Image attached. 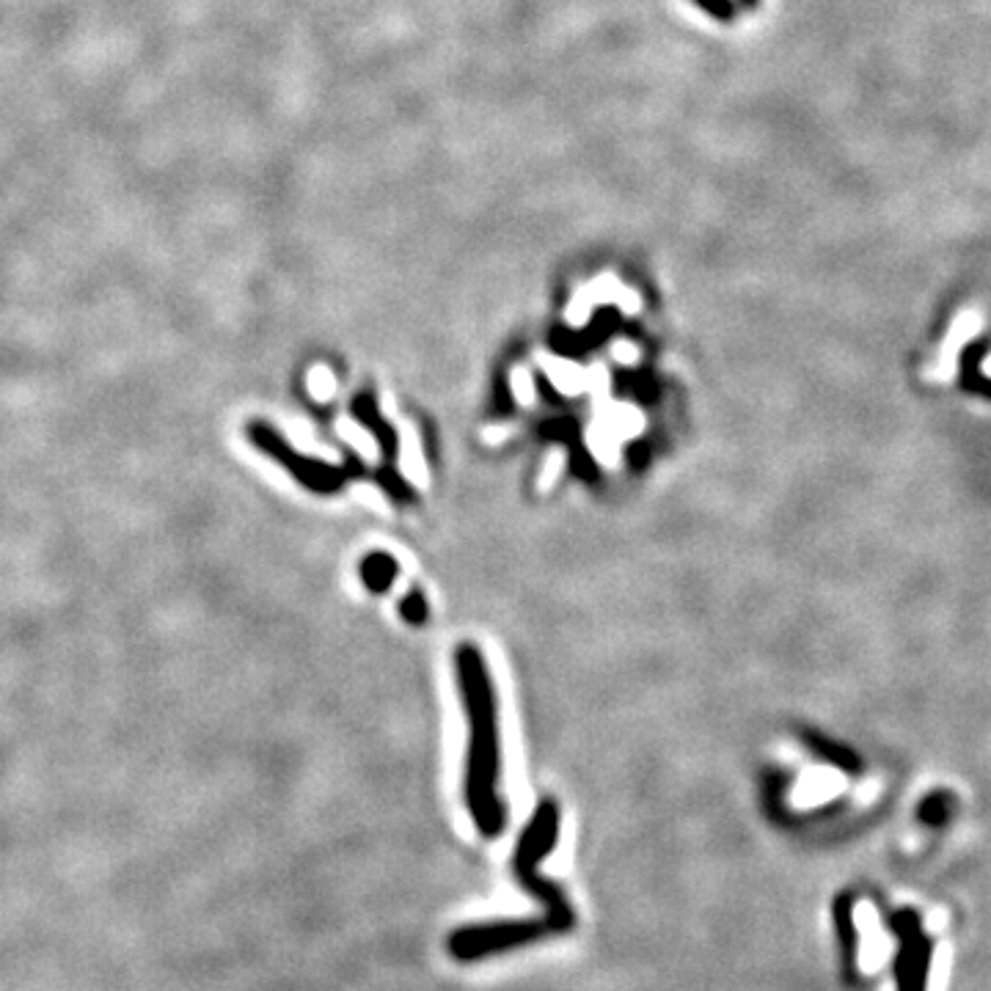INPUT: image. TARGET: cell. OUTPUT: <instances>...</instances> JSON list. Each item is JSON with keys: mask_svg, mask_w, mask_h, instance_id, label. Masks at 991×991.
Wrapping results in <instances>:
<instances>
[{"mask_svg": "<svg viewBox=\"0 0 991 991\" xmlns=\"http://www.w3.org/2000/svg\"><path fill=\"white\" fill-rule=\"evenodd\" d=\"M457 680H460V691L466 697V714L468 725H471L466 765L468 813L484 837H499L507 824V809L496 791V780H499L496 699L488 666L473 647L457 650Z\"/></svg>", "mask_w": 991, "mask_h": 991, "instance_id": "cell-1", "label": "cell"}, {"mask_svg": "<svg viewBox=\"0 0 991 991\" xmlns=\"http://www.w3.org/2000/svg\"><path fill=\"white\" fill-rule=\"evenodd\" d=\"M556 835H559V809H556L554 802H543L534 813L532 824L523 829L515 848V859H512V868H515L523 890L532 892L545 906V917L540 919L545 934H562V930H570L573 923H576V914L570 912L562 892L551 881H543L537 875L540 859L556 846Z\"/></svg>", "mask_w": 991, "mask_h": 991, "instance_id": "cell-2", "label": "cell"}, {"mask_svg": "<svg viewBox=\"0 0 991 991\" xmlns=\"http://www.w3.org/2000/svg\"><path fill=\"white\" fill-rule=\"evenodd\" d=\"M890 928L897 939V991H925L928 989L930 958H934V941L923 930V919L914 908H901L890 917Z\"/></svg>", "mask_w": 991, "mask_h": 991, "instance_id": "cell-3", "label": "cell"}, {"mask_svg": "<svg viewBox=\"0 0 991 991\" xmlns=\"http://www.w3.org/2000/svg\"><path fill=\"white\" fill-rule=\"evenodd\" d=\"M980 328H983V323H980L978 314H972V312L961 314V317L950 325V330H947L945 341H941L939 352H936L934 367L925 369V380H930V383H941V385L952 383V380H956L958 356H961L963 347H967L969 341L980 334Z\"/></svg>", "mask_w": 991, "mask_h": 991, "instance_id": "cell-4", "label": "cell"}, {"mask_svg": "<svg viewBox=\"0 0 991 991\" xmlns=\"http://www.w3.org/2000/svg\"><path fill=\"white\" fill-rule=\"evenodd\" d=\"M835 928H837V941H840L842 952V969L851 978L857 972V952H859V930L853 925V903L851 895L842 892L840 897H835Z\"/></svg>", "mask_w": 991, "mask_h": 991, "instance_id": "cell-5", "label": "cell"}, {"mask_svg": "<svg viewBox=\"0 0 991 991\" xmlns=\"http://www.w3.org/2000/svg\"><path fill=\"white\" fill-rule=\"evenodd\" d=\"M396 562L389 554H369L361 565V576L367 581L369 589L380 592V589H389V584L394 581Z\"/></svg>", "mask_w": 991, "mask_h": 991, "instance_id": "cell-6", "label": "cell"}, {"mask_svg": "<svg viewBox=\"0 0 991 991\" xmlns=\"http://www.w3.org/2000/svg\"><path fill=\"white\" fill-rule=\"evenodd\" d=\"M400 609H402V617H405L407 622H424V617H427V603H424L422 592L407 595V598L402 600Z\"/></svg>", "mask_w": 991, "mask_h": 991, "instance_id": "cell-7", "label": "cell"}, {"mask_svg": "<svg viewBox=\"0 0 991 991\" xmlns=\"http://www.w3.org/2000/svg\"><path fill=\"white\" fill-rule=\"evenodd\" d=\"M697 6H703L710 17H716V20H721V22H727L736 17V6H732V0H697Z\"/></svg>", "mask_w": 991, "mask_h": 991, "instance_id": "cell-8", "label": "cell"}, {"mask_svg": "<svg viewBox=\"0 0 991 991\" xmlns=\"http://www.w3.org/2000/svg\"><path fill=\"white\" fill-rule=\"evenodd\" d=\"M980 372H983V374H985V378H989V380H991V356H985V358H983V361H980Z\"/></svg>", "mask_w": 991, "mask_h": 991, "instance_id": "cell-9", "label": "cell"}, {"mask_svg": "<svg viewBox=\"0 0 991 991\" xmlns=\"http://www.w3.org/2000/svg\"><path fill=\"white\" fill-rule=\"evenodd\" d=\"M743 6H747V9H754V6H758V0H741Z\"/></svg>", "mask_w": 991, "mask_h": 991, "instance_id": "cell-10", "label": "cell"}]
</instances>
